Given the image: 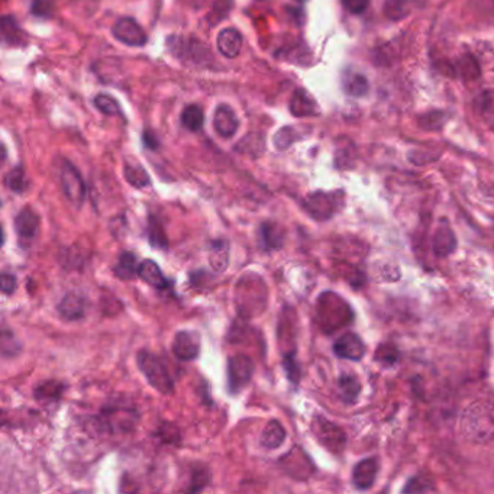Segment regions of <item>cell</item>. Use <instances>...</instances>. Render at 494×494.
Returning a JSON list of instances; mask_svg holds the SVG:
<instances>
[{
    "label": "cell",
    "mask_w": 494,
    "mask_h": 494,
    "mask_svg": "<svg viewBox=\"0 0 494 494\" xmlns=\"http://www.w3.org/2000/svg\"><path fill=\"white\" fill-rule=\"evenodd\" d=\"M54 11H56V6L53 0H32L31 14L36 18H42V19L53 18Z\"/></svg>",
    "instance_id": "836d02e7"
},
{
    "label": "cell",
    "mask_w": 494,
    "mask_h": 494,
    "mask_svg": "<svg viewBox=\"0 0 494 494\" xmlns=\"http://www.w3.org/2000/svg\"><path fill=\"white\" fill-rule=\"evenodd\" d=\"M313 431L318 439L332 451H339L345 445V433L335 423L318 416L313 422Z\"/></svg>",
    "instance_id": "30bf717a"
},
{
    "label": "cell",
    "mask_w": 494,
    "mask_h": 494,
    "mask_svg": "<svg viewBox=\"0 0 494 494\" xmlns=\"http://www.w3.org/2000/svg\"><path fill=\"white\" fill-rule=\"evenodd\" d=\"M445 119H443V113L441 112H431V113H426L423 115L421 119H419V125L426 129V130H438L442 128Z\"/></svg>",
    "instance_id": "f35d334b"
},
{
    "label": "cell",
    "mask_w": 494,
    "mask_h": 494,
    "mask_svg": "<svg viewBox=\"0 0 494 494\" xmlns=\"http://www.w3.org/2000/svg\"><path fill=\"white\" fill-rule=\"evenodd\" d=\"M342 6L352 15H361L369 9L370 0H342Z\"/></svg>",
    "instance_id": "60d3db41"
},
{
    "label": "cell",
    "mask_w": 494,
    "mask_h": 494,
    "mask_svg": "<svg viewBox=\"0 0 494 494\" xmlns=\"http://www.w3.org/2000/svg\"><path fill=\"white\" fill-rule=\"evenodd\" d=\"M143 143L148 150H157L160 147V140L153 130H144L143 133Z\"/></svg>",
    "instance_id": "f6af8a7d"
},
{
    "label": "cell",
    "mask_w": 494,
    "mask_h": 494,
    "mask_svg": "<svg viewBox=\"0 0 494 494\" xmlns=\"http://www.w3.org/2000/svg\"><path fill=\"white\" fill-rule=\"evenodd\" d=\"M148 240H150V244L155 248L168 247V241H167V235H165L163 223L155 216H150V220H148Z\"/></svg>",
    "instance_id": "4dcf8cb0"
},
{
    "label": "cell",
    "mask_w": 494,
    "mask_h": 494,
    "mask_svg": "<svg viewBox=\"0 0 494 494\" xmlns=\"http://www.w3.org/2000/svg\"><path fill=\"white\" fill-rule=\"evenodd\" d=\"M6 187L14 193H24L28 189V177L22 165L14 167L5 177Z\"/></svg>",
    "instance_id": "83f0119b"
},
{
    "label": "cell",
    "mask_w": 494,
    "mask_h": 494,
    "mask_svg": "<svg viewBox=\"0 0 494 494\" xmlns=\"http://www.w3.org/2000/svg\"><path fill=\"white\" fill-rule=\"evenodd\" d=\"M297 2H303V0H297Z\"/></svg>",
    "instance_id": "7dc6e473"
},
{
    "label": "cell",
    "mask_w": 494,
    "mask_h": 494,
    "mask_svg": "<svg viewBox=\"0 0 494 494\" xmlns=\"http://www.w3.org/2000/svg\"><path fill=\"white\" fill-rule=\"evenodd\" d=\"M123 174L126 182L135 189H144L150 185V177L143 165L126 163L123 167Z\"/></svg>",
    "instance_id": "484cf974"
},
{
    "label": "cell",
    "mask_w": 494,
    "mask_h": 494,
    "mask_svg": "<svg viewBox=\"0 0 494 494\" xmlns=\"http://www.w3.org/2000/svg\"><path fill=\"white\" fill-rule=\"evenodd\" d=\"M167 47L178 61L189 67H207L213 60L206 45L195 38L171 35L167 39Z\"/></svg>",
    "instance_id": "3957f363"
},
{
    "label": "cell",
    "mask_w": 494,
    "mask_h": 494,
    "mask_svg": "<svg viewBox=\"0 0 494 494\" xmlns=\"http://www.w3.org/2000/svg\"><path fill=\"white\" fill-rule=\"evenodd\" d=\"M334 351L339 358L358 361V359H361L366 354V345L356 334L346 332L336 339Z\"/></svg>",
    "instance_id": "7c38bea8"
},
{
    "label": "cell",
    "mask_w": 494,
    "mask_h": 494,
    "mask_svg": "<svg viewBox=\"0 0 494 494\" xmlns=\"http://www.w3.org/2000/svg\"><path fill=\"white\" fill-rule=\"evenodd\" d=\"M290 112L296 118H307L319 115V108L304 88H297L290 101Z\"/></svg>",
    "instance_id": "2e32d148"
},
{
    "label": "cell",
    "mask_w": 494,
    "mask_h": 494,
    "mask_svg": "<svg viewBox=\"0 0 494 494\" xmlns=\"http://www.w3.org/2000/svg\"><path fill=\"white\" fill-rule=\"evenodd\" d=\"M379 474V460L367 458L359 461L352 470V483L359 490H367L373 487Z\"/></svg>",
    "instance_id": "5bb4252c"
},
{
    "label": "cell",
    "mask_w": 494,
    "mask_h": 494,
    "mask_svg": "<svg viewBox=\"0 0 494 494\" xmlns=\"http://www.w3.org/2000/svg\"><path fill=\"white\" fill-rule=\"evenodd\" d=\"M406 0H387L384 5V14L390 19H400L408 15Z\"/></svg>",
    "instance_id": "d590c367"
},
{
    "label": "cell",
    "mask_w": 494,
    "mask_h": 494,
    "mask_svg": "<svg viewBox=\"0 0 494 494\" xmlns=\"http://www.w3.org/2000/svg\"><path fill=\"white\" fill-rule=\"evenodd\" d=\"M174 355L182 361H192L200 354V335L195 331H180L173 342Z\"/></svg>",
    "instance_id": "9c48e42d"
},
{
    "label": "cell",
    "mask_w": 494,
    "mask_h": 494,
    "mask_svg": "<svg viewBox=\"0 0 494 494\" xmlns=\"http://www.w3.org/2000/svg\"><path fill=\"white\" fill-rule=\"evenodd\" d=\"M209 262L216 273H223L230 264V244L225 240H216L209 247Z\"/></svg>",
    "instance_id": "d6986e66"
},
{
    "label": "cell",
    "mask_w": 494,
    "mask_h": 494,
    "mask_svg": "<svg viewBox=\"0 0 494 494\" xmlns=\"http://www.w3.org/2000/svg\"><path fill=\"white\" fill-rule=\"evenodd\" d=\"M95 106L103 113V115H108V116H116V115H120V106L119 103L109 95H98L95 98Z\"/></svg>",
    "instance_id": "d6a6232c"
},
{
    "label": "cell",
    "mask_w": 494,
    "mask_h": 494,
    "mask_svg": "<svg viewBox=\"0 0 494 494\" xmlns=\"http://www.w3.org/2000/svg\"><path fill=\"white\" fill-rule=\"evenodd\" d=\"M210 481V473L206 468H197L193 473V478H192V485L189 487V491H200L203 490Z\"/></svg>",
    "instance_id": "ab89813d"
},
{
    "label": "cell",
    "mask_w": 494,
    "mask_h": 494,
    "mask_svg": "<svg viewBox=\"0 0 494 494\" xmlns=\"http://www.w3.org/2000/svg\"><path fill=\"white\" fill-rule=\"evenodd\" d=\"M352 312L346 302L335 293H324L318 302V322L321 328L332 334L351 324Z\"/></svg>",
    "instance_id": "7a4b0ae2"
},
{
    "label": "cell",
    "mask_w": 494,
    "mask_h": 494,
    "mask_svg": "<svg viewBox=\"0 0 494 494\" xmlns=\"http://www.w3.org/2000/svg\"><path fill=\"white\" fill-rule=\"evenodd\" d=\"M0 283H2V293L6 296H11L15 293L16 290V277L15 274L11 273H2V277H0Z\"/></svg>",
    "instance_id": "7bdbcfd3"
},
{
    "label": "cell",
    "mask_w": 494,
    "mask_h": 494,
    "mask_svg": "<svg viewBox=\"0 0 494 494\" xmlns=\"http://www.w3.org/2000/svg\"><path fill=\"white\" fill-rule=\"evenodd\" d=\"M180 120H182V125L190 132H199L205 123V115L199 105H189L183 109Z\"/></svg>",
    "instance_id": "4316f807"
},
{
    "label": "cell",
    "mask_w": 494,
    "mask_h": 494,
    "mask_svg": "<svg viewBox=\"0 0 494 494\" xmlns=\"http://www.w3.org/2000/svg\"><path fill=\"white\" fill-rule=\"evenodd\" d=\"M457 248V240L453 230L448 225H442L438 228L433 237V251L438 257H446L453 254Z\"/></svg>",
    "instance_id": "44dd1931"
},
{
    "label": "cell",
    "mask_w": 494,
    "mask_h": 494,
    "mask_svg": "<svg viewBox=\"0 0 494 494\" xmlns=\"http://www.w3.org/2000/svg\"><path fill=\"white\" fill-rule=\"evenodd\" d=\"M342 86L349 96H355V98H361L369 92L367 78L363 74L355 73V71L354 73L348 71L344 74Z\"/></svg>",
    "instance_id": "cb8c5ba5"
},
{
    "label": "cell",
    "mask_w": 494,
    "mask_h": 494,
    "mask_svg": "<svg viewBox=\"0 0 494 494\" xmlns=\"http://www.w3.org/2000/svg\"><path fill=\"white\" fill-rule=\"evenodd\" d=\"M259 441L267 449H277L286 441V429L279 421H269L264 428Z\"/></svg>",
    "instance_id": "7402d4cb"
},
{
    "label": "cell",
    "mask_w": 494,
    "mask_h": 494,
    "mask_svg": "<svg viewBox=\"0 0 494 494\" xmlns=\"http://www.w3.org/2000/svg\"><path fill=\"white\" fill-rule=\"evenodd\" d=\"M39 230V216L31 207L22 209L15 217V231L21 241L31 242Z\"/></svg>",
    "instance_id": "4fadbf2b"
},
{
    "label": "cell",
    "mask_w": 494,
    "mask_h": 494,
    "mask_svg": "<svg viewBox=\"0 0 494 494\" xmlns=\"http://www.w3.org/2000/svg\"><path fill=\"white\" fill-rule=\"evenodd\" d=\"M300 135L297 133L296 128L293 126H284L274 135V145L277 150H286L289 148L296 140H299Z\"/></svg>",
    "instance_id": "1f68e13d"
},
{
    "label": "cell",
    "mask_w": 494,
    "mask_h": 494,
    "mask_svg": "<svg viewBox=\"0 0 494 494\" xmlns=\"http://www.w3.org/2000/svg\"><path fill=\"white\" fill-rule=\"evenodd\" d=\"M60 185L66 199L80 209L86 199V185L78 170L68 161H64L60 168Z\"/></svg>",
    "instance_id": "8992f818"
},
{
    "label": "cell",
    "mask_w": 494,
    "mask_h": 494,
    "mask_svg": "<svg viewBox=\"0 0 494 494\" xmlns=\"http://www.w3.org/2000/svg\"><path fill=\"white\" fill-rule=\"evenodd\" d=\"M242 48V35L235 28H225L217 35V50L227 58H235Z\"/></svg>",
    "instance_id": "9a60e30c"
},
{
    "label": "cell",
    "mask_w": 494,
    "mask_h": 494,
    "mask_svg": "<svg viewBox=\"0 0 494 494\" xmlns=\"http://www.w3.org/2000/svg\"><path fill=\"white\" fill-rule=\"evenodd\" d=\"M397 358H398V352H397L396 346L388 345V344L381 345L379 348V351L376 352V359L384 366H393L397 361Z\"/></svg>",
    "instance_id": "74e56055"
},
{
    "label": "cell",
    "mask_w": 494,
    "mask_h": 494,
    "mask_svg": "<svg viewBox=\"0 0 494 494\" xmlns=\"http://www.w3.org/2000/svg\"><path fill=\"white\" fill-rule=\"evenodd\" d=\"M112 34L119 42L128 45V47L140 48L144 47L148 41L145 31L132 18L118 19L112 28Z\"/></svg>",
    "instance_id": "ba28073f"
},
{
    "label": "cell",
    "mask_w": 494,
    "mask_h": 494,
    "mask_svg": "<svg viewBox=\"0 0 494 494\" xmlns=\"http://www.w3.org/2000/svg\"><path fill=\"white\" fill-rule=\"evenodd\" d=\"M284 369H286V371H287L289 380H292V381L297 383L299 376H300V371H299L297 363H296L294 354H287V355L284 356Z\"/></svg>",
    "instance_id": "b9f144b4"
},
{
    "label": "cell",
    "mask_w": 494,
    "mask_h": 494,
    "mask_svg": "<svg viewBox=\"0 0 494 494\" xmlns=\"http://www.w3.org/2000/svg\"><path fill=\"white\" fill-rule=\"evenodd\" d=\"M463 432L473 442H487L494 438V404L477 401L465 411Z\"/></svg>",
    "instance_id": "6da1fadb"
},
{
    "label": "cell",
    "mask_w": 494,
    "mask_h": 494,
    "mask_svg": "<svg viewBox=\"0 0 494 494\" xmlns=\"http://www.w3.org/2000/svg\"><path fill=\"white\" fill-rule=\"evenodd\" d=\"M259 135H254V140H249L251 137L248 135L247 138H242L241 143L237 145V150L241 151L242 154H251V155H261V153L264 151V143L262 138H259L258 141H255Z\"/></svg>",
    "instance_id": "e575fe53"
},
{
    "label": "cell",
    "mask_w": 494,
    "mask_h": 494,
    "mask_svg": "<svg viewBox=\"0 0 494 494\" xmlns=\"http://www.w3.org/2000/svg\"><path fill=\"white\" fill-rule=\"evenodd\" d=\"M60 317L66 321H78L86 313V299L80 293L66 294L58 304Z\"/></svg>",
    "instance_id": "e0dca14e"
},
{
    "label": "cell",
    "mask_w": 494,
    "mask_h": 494,
    "mask_svg": "<svg viewBox=\"0 0 494 494\" xmlns=\"http://www.w3.org/2000/svg\"><path fill=\"white\" fill-rule=\"evenodd\" d=\"M8 346H11L12 355H15V354H18L21 351V344L15 338V335L11 331H4V334H2V352L5 349H8Z\"/></svg>",
    "instance_id": "ee69618b"
},
{
    "label": "cell",
    "mask_w": 494,
    "mask_h": 494,
    "mask_svg": "<svg viewBox=\"0 0 494 494\" xmlns=\"http://www.w3.org/2000/svg\"><path fill=\"white\" fill-rule=\"evenodd\" d=\"M138 366L141 373L145 376L147 381L160 393L170 394L174 390V381L161 359L147 351L143 349L138 354Z\"/></svg>",
    "instance_id": "277c9868"
},
{
    "label": "cell",
    "mask_w": 494,
    "mask_h": 494,
    "mask_svg": "<svg viewBox=\"0 0 494 494\" xmlns=\"http://www.w3.org/2000/svg\"><path fill=\"white\" fill-rule=\"evenodd\" d=\"M66 386L57 380L43 381L35 388V397L38 400H58Z\"/></svg>",
    "instance_id": "f546056e"
},
{
    "label": "cell",
    "mask_w": 494,
    "mask_h": 494,
    "mask_svg": "<svg viewBox=\"0 0 494 494\" xmlns=\"http://www.w3.org/2000/svg\"><path fill=\"white\" fill-rule=\"evenodd\" d=\"M432 490H433V484L425 475L413 477L412 480H409L406 487L403 488L404 493H423V491H432Z\"/></svg>",
    "instance_id": "8d00e7d4"
},
{
    "label": "cell",
    "mask_w": 494,
    "mask_h": 494,
    "mask_svg": "<svg viewBox=\"0 0 494 494\" xmlns=\"http://www.w3.org/2000/svg\"><path fill=\"white\" fill-rule=\"evenodd\" d=\"M2 36L4 41L9 45H24L25 43V36L26 34L19 28L16 19L11 15H5L2 18Z\"/></svg>",
    "instance_id": "d4e9b609"
},
{
    "label": "cell",
    "mask_w": 494,
    "mask_h": 494,
    "mask_svg": "<svg viewBox=\"0 0 494 494\" xmlns=\"http://www.w3.org/2000/svg\"><path fill=\"white\" fill-rule=\"evenodd\" d=\"M339 390H341V397L345 403H354L359 391H361V384H359L355 376L345 374L339 379Z\"/></svg>",
    "instance_id": "f1b7e54d"
},
{
    "label": "cell",
    "mask_w": 494,
    "mask_h": 494,
    "mask_svg": "<svg viewBox=\"0 0 494 494\" xmlns=\"http://www.w3.org/2000/svg\"><path fill=\"white\" fill-rule=\"evenodd\" d=\"M138 277L155 289H165L168 286V280L164 277L158 264L153 259H144L140 264Z\"/></svg>",
    "instance_id": "ffe728a7"
},
{
    "label": "cell",
    "mask_w": 494,
    "mask_h": 494,
    "mask_svg": "<svg viewBox=\"0 0 494 494\" xmlns=\"http://www.w3.org/2000/svg\"><path fill=\"white\" fill-rule=\"evenodd\" d=\"M168 431V428H167V425H163L161 428H160V435H161V438L165 441V442H170V443H173V442H175L177 439H178V431H177V428L174 426V425H171V429H170V432H167Z\"/></svg>",
    "instance_id": "bcb514c9"
},
{
    "label": "cell",
    "mask_w": 494,
    "mask_h": 494,
    "mask_svg": "<svg viewBox=\"0 0 494 494\" xmlns=\"http://www.w3.org/2000/svg\"><path fill=\"white\" fill-rule=\"evenodd\" d=\"M254 363L248 355L238 354L228 361V388L231 393H240L252 379Z\"/></svg>",
    "instance_id": "52a82bcc"
},
{
    "label": "cell",
    "mask_w": 494,
    "mask_h": 494,
    "mask_svg": "<svg viewBox=\"0 0 494 494\" xmlns=\"http://www.w3.org/2000/svg\"><path fill=\"white\" fill-rule=\"evenodd\" d=\"M306 212L317 220L331 219L342 206L341 192H314L303 202Z\"/></svg>",
    "instance_id": "5b68a950"
},
{
    "label": "cell",
    "mask_w": 494,
    "mask_h": 494,
    "mask_svg": "<svg viewBox=\"0 0 494 494\" xmlns=\"http://www.w3.org/2000/svg\"><path fill=\"white\" fill-rule=\"evenodd\" d=\"M213 128L222 138H232L240 128V119L235 110L228 105H219L215 110Z\"/></svg>",
    "instance_id": "8fae6325"
},
{
    "label": "cell",
    "mask_w": 494,
    "mask_h": 494,
    "mask_svg": "<svg viewBox=\"0 0 494 494\" xmlns=\"http://www.w3.org/2000/svg\"><path fill=\"white\" fill-rule=\"evenodd\" d=\"M138 261L132 252H122L118 257V262L115 265V274L122 280H130L135 276H138Z\"/></svg>",
    "instance_id": "603a6c76"
},
{
    "label": "cell",
    "mask_w": 494,
    "mask_h": 494,
    "mask_svg": "<svg viewBox=\"0 0 494 494\" xmlns=\"http://www.w3.org/2000/svg\"><path fill=\"white\" fill-rule=\"evenodd\" d=\"M259 242L264 249H279L284 244V231L274 222H264L259 228Z\"/></svg>",
    "instance_id": "ac0fdd59"
}]
</instances>
